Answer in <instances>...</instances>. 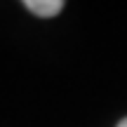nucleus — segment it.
<instances>
[{"label":"nucleus","instance_id":"nucleus-1","mask_svg":"<svg viewBox=\"0 0 127 127\" xmlns=\"http://www.w3.org/2000/svg\"><path fill=\"white\" fill-rule=\"evenodd\" d=\"M24 7H26L31 14H35V17L50 19V17H57V14L64 9V2L61 0H26Z\"/></svg>","mask_w":127,"mask_h":127},{"label":"nucleus","instance_id":"nucleus-2","mask_svg":"<svg viewBox=\"0 0 127 127\" xmlns=\"http://www.w3.org/2000/svg\"><path fill=\"white\" fill-rule=\"evenodd\" d=\"M118 127H127V118H125V120H120V123H118Z\"/></svg>","mask_w":127,"mask_h":127}]
</instances>
